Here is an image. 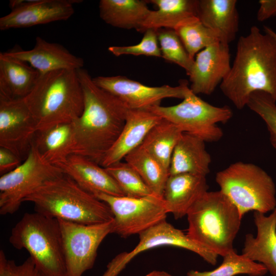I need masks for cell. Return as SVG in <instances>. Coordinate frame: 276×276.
I'll list each match as a JSON object with an SVG mask.
<instances>
[{
	"label": "cell",
	"mask_w": 276,
	"mask_h": 276,
	"mask_svg": "<svg viewBox=\"0 0 276 276\" xmlns=\"http://www.w3.org/2000/svg\"><path fill=\"white\" fill-rule=\"evenodd\" d=\"M40 74L28 63L0 53V98H25L32 90Z\"/></svg>",
	"instance_id": "7402d4cb"
},
{
	"label": "cell",
	"mask_w": 276,
	"mask_h": 276,
	"mask_svg": "<svg viewBox=\"0 0 276 276\" xmlns=\"http://www.w3.org/2000/svg\"><path fill=\"white\" fill-rule=\"evenodd\" d=\"M77 72L84 106L82 114L73 122V154L101 166L125 125L129 108L119 98L97 85L87 70L82 68Z\"/></svg>",
	"instance_id": "6da1fadb"
},
{
	"label": "cell",
	"mask_w": 276,
	"mask_h": 276,
	"mask_svg": "<svg viewBox=\"0 0 276 276\" xmlns=\"http://www.w3.org/2000/svg\"><path fill=\"white\" fill-rule=\"evenodd\" d=\"M215 180L242 217L249 211L266 214L276 208L272 178L254 164L235 162L218 172Z\"/></svg>",
	"instance_id": "52a82bcc"
},
{
	"label": "cell",
	"mask_w": 276,
	"mask_h": 276,
	"mask_svg": "<svg viewBox=\"0 0 276 276\" xmlns=\"http://www.w3.org/2000/svg\"><path fill=\"white\" fill-rule=\"evenodd\" d=\"M140 175L153 194L163 197L169 170L141 145L124 158Z\"/></svg>",
	"instance_id": "83f0119b"
},
{
	"label": "cell",
	"mask_w": 276,
	"mask_h": 276,
	"mask_svg": "<svg viewBox=\"0 0 276 276\" xmlns=\"http://www.w3.org/2000/svg\"><path fill=\"white\" fill-rule=\"evenodd\" d=\"M231 68L229 44L218 42L200 51L189 75L195 94L211 95Z\"/></svg>",
	"instance_id": "2e32d148"
},
{
	"label": "cell",
	"mask_w": 276,
	"mask_h": 276,
	"mask_svg": "<svg viewBox=\"0 0 276 276\" xmlns=\"http://www.w3.org/2000/svg\"><path fill=\"white\" fill-rule=\"evenodd\" d=\"M109 52L116 56L124 55L162 57L157 38V30L148 29L144 32L141 41L136 44L128 46H111Z\"/></svg>",
	"instance_id": "e575fe53"
},
{
	"label": "cell",
	"mask_w": 276,
	"mask_h": 276,
	"mask_svg": "<svg viewBox=\"0 0 276 276\" xmlns=\"http://www.w3.org/2000/svg\"><path fill=\"white\" fill-rule=\"evenodd\" d=\"M77 0L10 1L11 12L0 18L2 31L66 20L74 13Z\"/></svg>",
	"instance_id": "9a60e30c"
},
{
	"label": "cell",
	"mask_w": 276,
	"mask_h": 276,
	"mask_svg": "<svg viewBox=\"0 0 276 276\" xmlns=\"http://www.w3.org/2000/svg\"><path fill=\"white\" fill-rule=\"evenodd\" d=\"M32 144L46 163L54 166L63 163L73 154L75 131L73 122L38 130Z\"/></svg>",
	"instance_id": "484cf974"
},
{
	"label": "cell",
	"mask_w": 276,
	"mask_h": 276,
	"mask_svg": "<svg viewBox=\"0 0 276 276\" xmlns=\"http://www.w3.org/2000/svg\"><path fill=\"white\" fill-rule=\"evenodd\" d=\"M205 176L190 174L169 175L163 198L168 210L176 219L187 216L192 206L207 191Z\"/></svg>",
	"instance_id": "44dd1931"
},
{
	"label": "cell",
	"mask_w": 276,
	"mask_h": 276,
	"mask_svg": "<svg viewBox=\"0 0 276 276\" xmlns=\"http://www.w3.org/2000/svg\"><path fill=\"white\" fill-rule=\"evenodd\" d=\"M183 133L174 124L162 118L149 131L141 145L169 170L173 151Z\"/></svg>",
	"instance_id": "f1b7e54d"
},
{
	"label": "cell",
	"mask_w": 276,
	"mask_h": 276,
	"mask_svg": "<svg viewBox=\"0 0 276 276\" xmlns=\"http://www.w3.org/2000/svg\"><path fill=\"white\" fill-rule=\"evenodd\" d=\"M24 202L33 203L36 212L74 223L94 224L113 219L107 204L64 173L38 187Z\"/></svg>",
	"instance_id": "3957f363"
},
{
	"label": "cell",
	"mask_w": 276,
	"mask_h": 276,
	"mask_svg": "<svg viewBox=\"0 0 276 276\" xmlns=\"http://www.w3.org/2000/svg\"><path fill=\"white\" fill-rule=\"evenodd\" d=\"M0 276H41L30 257L22 263L17 265L7 258L4 251H0Z\"/></svg>",
	"instance_id": "d590c367"
},
{
	"label": "cell",
	"mask_w": 276,
	"mask_h": 276,
	"mask_svg": "<svg viewBox=\"0 0 276 276\" xmlns=\"http://www.w3.org/2000/svg\"><path fill=\"white\" fill-rule=\"evenodd\" d=\"M37 124L24 99L0 98V147L24 161L30 150Z\"/></svg>",
	"instance_id": "5bb4252c"
},
{
	"label": "cell",
	"mask_w": 276,
	"mask_h": 276,
	"mask_svg": "<svg viewBox=\"0 0 276 276\" xmlns=\"http://www.w3.org/2000/svg\"><path fill=\"white\" fill-rule=\"evenodd\" d=\"M157 38L162 57L183 68L189 76L194 59L189 56L176 31L167 29L157 30Z\"/></svg>",
	"instance_id": "d6a6232c"
},
{
	"label": "cell",
	"mask_w": 276,
	"mask_h": 276,
	"mask_svg": "<svg viewBox=\"0 0 276 276\" xmlns=\"http://www.w3.org/2000/svg\"><path fill=\"white\" fill-rule=\"evenodd\" d=\"M157 7L151 10L140 30L167 29L176 30L185 25L199 20L197 0H151Z\"/></svg>",
	"instance_id": "cb8c5ba5"
},
{
	"label": "cell",
	"mask_w": 276,
	"mask_h": 276,
	"mask_svg": "<svg viewBox=\"0 0 276 276\" xmlns=\"http://www.w3.org/2000/svg\"><path fill=\"white\" fill-rule=\"evenodd\" d=\"M7 56L24 61L40 74L61 70L83 68L82 58L71 53L62 45L50 42L38 36L34 47L29 50H11L3 52Z\"/></svg>",
	"instance_id": "e0dca14e"
},
{
	"label": "cell",
	"mask_w": 276,
	"mask_h": 276,
	"mask_svg": "<svg viewBox=\"0 0 276 276\" xmlns=\"http://www.w3.org/2000/svg\"><path fill=\"white\" fill-rule=\"evenodd\" d=\"M56 166L91 194L101 192L113 196H125L105 168L84 156L72 154Z\"/></svg>",
	"instance_id": "ffe728a7"
},
{
	"label": "cell",
	"mask_w": 276,
	"mask_h": 276,
	"mask_svg": "<svg viewBox=\"0 0 276 276\" xmlns=\"http://www.w3.org/2000/svg\"><path fill=\"white\" fill-rule=\"evenodd\" d=\"M223 95L238 109L247 105L252 93L262 91L276 100V43L268 34L252 26L241 36L235 59L220 84Z\"/></svg>",
	"instance_id": "7a4b0ae2"
},
{
	"label": "cell",
	"mask_w": 276,
	"mask_h": 276,
	"mask_svg": "<svg viewBox=\"0 0 276 276\" xmlns=\"http://www.w3.org/2000/svg\"><path fill=\"white\" fill-rule=\"evenodd\" d=\"M110 209L113 233L121 237L140 234L166 220L168 210L163 197L154 194L142 197L118 196L101 192L93 194Z\"/></svg>",
	"instance_id": "30bf717a"
},
{
	"label": "cell",
	"mask_w": 276,
	"mask_h": 276,
	"mask_svg": "<svg viewBox=\"0 0 276 276\" xmlns=\"http://www.w3.org/2000/svg\"><path fill=\"white\" fill-rule=\"evenodd\" d=\"M9 241L14 248L28 251L41 276H66L57 219L26 213L12 228Z\"/></svg>",
	"instance_id": "8992f818"
},
{
	"label": "cell",
	"mask_w": 276,
	"mask_h": 276,
	"mask_svg": "<svg viewBox=\"0 0 276 276\" xmlns=\"http://www.w3.org/2000/svg\"><path fill=\"white\" fill-rule=\"evenodd\" d=\"M62 237L66 276H82L94 265L98 247L113 233L114 220L83 224L58 219Z\"/></svg>",
	"instance_id": "8fae6325"
},
{
	"label": "cell",
	"mask_w": 276,
	"mask_h": 276,
	"mask_svg": "<svg viewBox=\"0 0 276 276\" xmlns=\"http://www.w3.org/2000/svg\"><path fill=\"white\" fill-rule=\"evenodd\" d=\"M175 31L193 59L207 47L221 42L219 34L204 26L199 20L182 26Z\"/></svg>",
	"instance_id": "4dcf8cb0"
},
{
	"label": "cell",
	"mask_w": 276,
	"mask_h": 276,
	"mask_svg": "<svg viewBox=\"0 0 276 276\" xmlns=\"http://www.w3.org/2000/svg\"><path fill=\"white\" fill-rule=\"evenodd\" d=\"M182 100L175 105H156L147 110L172 123L183 133L197 137L205 142L219 141L223 132L217 124L224 123L232 117L231 108L212 105L192 90Z\"/></svg>",
	"instance_id": "ba28073f"
},
{
	"label": "cell",
	"mask_w": 276,
	"mask_h": 276,
	"mask_svg": "<svg viewBox=\"0 0 276 276\" xmlns=\"http://www.w3.org/2000/svg\"><path fill=\"white\" fill-rule=\"evenodd\" d=\"M125 196L142 197L153 194L137 172L122 161L105 168Z\"/></svg>",
	"instance_id": "1f68e13d"
},
{
	"label": "cell",
	"mask_w": 276,
	"mask_h": 276,
	"mask_svg": "<svg viewBox=\"0 0 276 276\" xmlns=\"http://www.w3.org/2000/svg\"><path fill=\"white\" fill-rule=\"evenodd\" d=\"M100 18L114 27L140 32L151 10L146 1L141 0H101Z\"/></svg>",
	"instance_id": "4316f807"
},
{
	"label": "cell",
	"mask_w": 276,
	"mask_h": 276,
	"mask_svg": "<svg viewBox=\"0 0 276 276\" xmlns=\"http://www.w3.org/2000/svg\"><path fill=\"white\" fill-rule=\"evenodd\" d=\"M257 235L247 234L242 255L262 264L272 276H276V208L268 215L254 212Z\"/></svg>",
	"instance_id": "ac0fdd59"
},
{
	"label": "cell",
	"mask_w": 276,
	"mask_h": 276,
	"mask_svg": "<svg viewBox=\"0 0 276 276\" xmlns=\"http://www.w3.org/2000/svg\"><path fill=\"white\" fill-rule=\"evenodd\" d=\"M139 242L130 251L118 255L107 265L102 276H117L126 265L140 253L156 247L173 246L192 251L205 262L215 265L218 255L215 252L196 242L181 230L175 228L166 220L142 232Z\"/></svg>",
	"instance_id": "7c38bea8"
},
{
	"label": "cell",
	"mask_w": 276,
	"mask_h": 276,
	"mask_svg": "<svg viewBox=\"0 0 276 276\" xmlns=\"http://www.w3.org/2000/svg\"><path fill=\"white\" fill-rule=\"evenodd\" d=\"M24 100L36 121L37 131L73 122L82 114L84 106L77 70H72L41 74Z\"/></svg>",
	"instance_id": "277c9868"
},
{
	"label": "cell",
	"mask_w": 276,
	"mask_h": 276,
	"mask_svg": "<svg viewBox=\"0 0 276 276\" xmlns=\"http://www.w3.org/2000/svg\"><path fill=\"white\" fill-rule=\"evenodd\" d=\"M205 143L197 137L183 133L173 151L169 175L190 174L205 177L210 171L211 157Z\"/></svg>",
	"instance_id": "d4e9b609"
},
{
	"label": "cell",
	"mask_w": 276,
	"mask_h": 276,
	"mask_svg": "<svg viewBox=\"0 0 276 276\" xmlns=\"http://www.w3.org/2000/svg\"><path fill=\"white\" fill-rule=\"evenodd\" d=\"M237 3L236 0H197L199 20L227 44L235 40L239 29Z\"/></svg>",
	"instance_id": "603a6c76"
},
{
	"label": "cell",
	"mask_w": 276,
	"mask_h": 276,
	"mask_svg": "<svg viewBox=\"0 0 276 276\" xmlns=\"http://www.w3.org/2000/svg\"><path fill=\"white\" fill-rule=\"evenodd\" d=\"M162 118L147 109L128 111L125 125L117 140L104 157L101 166L121 162L140 146L151 128Z\"/></svg>",
	"instance_id": "d6986e66"
},
{
	"label": "cell",
	"mask_w": 276,
	"mask_h": 276,
	"mask_svg": "<svg viewBox=\"0 0 276 276\" xmlns=\"http://www.w3.org/2000/svg\"><path fill=\"white\" fill-rule=\"evenodd\" d=\"M264 31L265 33L270 35L273 38L276 43V33L273 30L269 27L264 26Z\"/></svg>",
	"instance_id": "ab89813d"
},
{
	"label": "cell",
	"mask_w": 276,
	"mask_h": 276,
	"mask_svg": "<svg viewBox=\"0 0 276 276\" xmlns=\"http://www.w3.org/2000/svg\"><path fill=\"white\" fill-rule=\"evenodd\" d=\"M222 263L211 271H199L190 270L187 276H236L247 274L249 276H263L268 271L262 264L252 261L238 255L235 250L223 256Z\"/></svg>",
	"instance_id": "f546056e"
},
{
	"label": "cell",
	"mask_w": 276,
	"mask_h": 276,
	"mask_svg": "<svg viewBox=\"0 0 276 276\" xmlns=\"http://www.w3.org/2000/svg\"><path fill=\"white\" fill-rule=\"evenodd\" d=\"M257 18L260 21H264L276 15V0H260Z\"/></svg>",
	"instance_id": "74e56055"
},
{
	"label": "cell",
	"mask_w": 276,
	"mask_h": 276,
	"mask_svg": "<svg viewBox=\"0 0 276 276\" xmlns=\"http://www.w3.org/2000/svg\"><path fill=\"white\" fill-rule=\"evenodd\" d=\"M63 174L59 167L44 162L32 144L21 164L0 177V214L15 213L27 196L47 181Z\"/></svg>",
	"instance_id": "9c48e42d"
},
{
	"label": "cell",
	"mask_w": 276,
	"mask_h": 276,
	"mask_svg": "<svg viewBox=\"0 0 276 276\" xmlns=\"http://www.w3.org/2000/svg\"><path fill=\"white\" fill-rule=\"evenodd\" d=\"M22 160L11 151L0 147V174L9 172L21 164Z\"/></svg>",
	"instance_id": "8d00e7d4"
},
{
	"label": "cell",
	"mask_w": 276,
	"mask_h": 276,
	"mask_svg": "<svg viewBox=\"0 0 276 276\" xmlns=\"http://www.w3.org/2000/svg\"><path fill=\"white\" fill-rule=\"evenodd\" d=\"M276 100L269 94L262 91L254 92L247 106L258 114L266 125L270 143L276 149Z\"/></svg>",
	"instance_id": "836d02e7"
},
{
	"label": "cell",
	"mask_w": 276,
	"mask_h": 276,
	"mask_svg": "<svg viewBox=\"0 0 276 276\" xmlns=\"http://www.w3.org/2000/svg\"><path fill=\"white\" fill-rule=\"evenodd\" d=\"M187 235L222 257L234 250L242 217L220 190L207 191L190 209Z\"/></svg>",
	"instance_id": "5b68a950"
},
{
	"label": "cell",
	"mask_w": 276,
	"mask_h": 276,
	"mask_svg": "<svg viewBox=\"0 0 276 276\" xmlns=\"http://www.w3.org/2000/svg\"><path fill=\"white\" fill-rule=\"evenodd\" d=\"M99 87L119 98L130 109H148L160 105L165 98L183 99L191 91L187 81L176 86H149L123 76H98L93 78Z\"/></svg>",
	"instance_id": "4fadbf2b"
},
{
	"label": "cell",
	"mask_w": 276,
	"mask_h": 276,
	"mask_svg": "<svg viewBox=\"0 0 276 276\" xmlns=\"http://www.w3.org/2000/svg\"><path fill=\"white\" fill-rule=\"evenodd\" d=\"M145 276H172L169 273L160 270H153L147 274Z\"/></svg>",
	"instance_id": "f35d334b"
}]
</instances>
